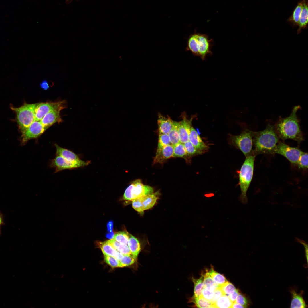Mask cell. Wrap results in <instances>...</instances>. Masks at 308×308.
Here are the masks:
<instances>
[{"label":"cell","mask_w":308,"mask_h":308,"mask_svg":"<svg viewBox=\"0 0 308 308\" xmlns=\"http://www.w3.org/2000/svg\"><path fill=\"white\" fill-rule=\"evenodd\" d=\"M300 108L295 106L288 117H280L274 127L275 131L279 138L283 140L290 139L300 143L304 140L299 126L296 113Z\"/></svg>","instance_id":"obj_1"},{"label":"cell","mask_w":308,"mask_h":308,"mask_svg":"<svg viewBox=\"0 0 308 308\" xmlns=\"http://www.w3.org/2000/svg\"><path fill=\"white\" fill-rule=\"evenodd\" d=\"M279 139L274 127L270 125H268L263 131L253 132V155L256 156L260 154H273Z\"/></svg>","instance_id":"obj_2"},{"label":"cell","mask_w":308,"mask_h":308,"mask_svg":"<svg viewBox=\"0 0 308 308\" xmlns=\"http://www.w3.org/2000/svg\"><path fill=\"white\" fill-rule=\"evenodd\" d=\"M214 44L213 39H209L207 35L195 32L188 38L186 48L193 55L199 57L204 60L207 56L212 55L211 49Z\"/></svg>","instance_id":"obj_3"},{"label":"cell","mask_w":308,"mask_h":308,"mask_svg":"<svg viewBox=\"0 0 308 308\" xmlns=\"http://www.w3.org/2000/svg\"><path fill=\"white\" fill-rule=\"evenodd\" d=\"M255 156L251 155L246 157L239 171V184L241 194L239 200L244 204L248 202L247 192L253 178Z\"/></svg>","instance_id":"obj_4"},{"label":"cell","mask_w":308,"mask_h":308,"mask_svg":"<svg viewBox=\"0 0 308 308\" xmlns=\"http://www.w3.org/2000/svg\"><path fill=\"white\" fill-rule=\"evenodd\" d=\"M37 104L25 103L19 107H11L16 114L17 121L21 132L35 121V110Z\"/></svg>","instance_id":"obj_5"},{"label":"cell","mask_w":308,"mask_h":308,"mask_svg":"<svg viewBox=\"0 0 308 308\" xmlns=\"http://www.w3.org/2000/svg\"><path fill=\"white\" fill-rule=\"evenodd\" d=\"M253 132L246 130L239 135H231L230 137L231 144L239 149L246 157L253 155Z\"/></svg>","instance_id":"obj_6"},{"label":"cell","mask_w":308,"mask_h":308,"mask_svg":"<svg viewBox=\"0 0 308 308\" xmlns=\"http://www.w3.org/2000/svg\"><path fill=\"white\" fill-rule=\"evenodd\" d=\"M153 188L144 185L141 181L138 179L133 181L126 189L123 197L125 200H132L136 198L153 193Z\"/></svg>","instance_id":"obj_7"},{"label":"cell","mask_w":308,"mask_h":308,"mask_svg":"<svg viewBox=\"0 0 308 308\" xmlns=\"http://www.w3.org/2000/svg\"><path fill=\"white\" fill-rule=\"evenodd\" d=\"M88 164L87 162L81 159L76 161H70L59 156L56 155L54 159L50 160L49 165L54 169V173L66 170H71L84 167Z\"/></svg>","instance_id":"obj_8"},{"label":"cell","mask_w":308,"mask_h":308,"mask_svg":"<svg viewBox=\"0 0 308 308\" xmlns=\"http://www.w3.org/2000/svg\"><path fill=\"white\" fill-rule=\"evenodd\" d=\"M302 152L298 148L292 147L283 142H279L274 151L273 154H280L286 158L292 164L297 165Z\"/></svg>","instance_id":"obj_9"},{"label":"cell","mask_w":308,"mask_h":308,"mask_svg":"<svg viewBox=\"0 0 308 308\" xmlns=\"http://www.w3.org/2000/svg\"><path fill=\"white\" fill-rule=\"evenodd\" d=\"M46 129L40 121H35L28 127L21 132L20 138L21 144L24 145L29 140L37 138Z\"/></svg>","instance_id":"obj_10"},{"label":"cell","mask_w":308,"mask_h":308,"mask_svg":"<svg viewBox=\"0 0 308 308\" xmlns=\"http://www.w3.org/2000/svg\"><path fill=\"white\" fill-rule=\"evenodd\" d=\"M64 101L57 102H46L37 103L35 108V120L40 121L47 113L54 110L64 109Z\"/></svg>","instance_id":"obj_11"},{"label":"cell","mask_w":308,"mask_h":308,"mask_svg":"<svg viewBox=\"0 0 308 308\" xmlns=\"http://www.w3.org/2000/svg\"><path fill=\"white\" fill-rule=\"evenodd\" d=\"M182 116L183 120L179 122V133L180 142L184 144L189 140V136L191 127L192 121L193 118L187 119L185 114Z\"/></svg>","instance_id":"obj_12"},{"label":"cell","mask_w":308,"mask_h":308,"mask_svg":"<svg viewBox=\"0 0 308 308\" xmlns=\"http://www.w3.org/2000/svg\"><path fill=\"white\" fill-rule=\"evenodd\" d=\"M173 146L171 144L157 149L155 156L153 159V164L162 163L165 160L173 157Z\"/></svg>","instance_id":"obj_13"},{"label":"cell","mask_w":308,"mask_h":308,"mask_svg":"<svg viewBox=\"0 0 308 308\" xmlns=\"http://www.w3.org/2000/svg\"><path fill=\"white\" fill-rule=\"evenodd\" d=\"M60 111L58 110H53L46 114L40 121L42 125L47 129L56 123L62 122Z\"/></svg>","instance_id":"obj_14"},{"label":"cell","mask_w":308,"mask_h":308,"mask_svg":"<svg viewBox=\"0 0 308 308\" xmlns=\"http://www.w3.org/2000/svg\"><path fill=\"white\" fill-rule=\"evenodd\" d=\"M173 121L169 116L165 117L159 114L157 119L159 134H168L173 128Z\"/></svg>","instance_id":"obj_15"},{"label":"cell","mask_w":308,"mask_h":308,"mask_svg":"<svg viewBox=\"0 0 308 308\" xmlns=\"http://www.w3.org/2000/svg\"><path fill=\"white\" fill-rule=\"evenodd\" d=\"M189 139V141L199 151L203 153L208 149V146L192 127L191 129Z\"/></svg>","instance_id":"obj_16"},{"label":"cell","mask_w":308,"mask_h":308,"mask_svg":"<svg viewBox=\"0 0 308 308\" xmlns=\"http://www.w3.org/2000/svg\"><path fill=\"white\" fill-rule=\"evenodd\" d=\"M302 6L301 12L299 20L297 31V34L300 33L302 29L307 27L308 21L307 0H302Z\"/></svg>","instance_id":"obj_17"},{"label":"cell","mask_w":308,"mask_h":308,"mask_svg":"<svg viewBox=\"0 0 308 308\" xmlns=\"http://www.w3.org/2000/svg\"><path fill=\"white\" fill-rule=\"evenodd\" d=\"M99 246L104 255L114 257L120 260L123 254L114 249L107 241L100 242Z\"/></svg>","instance_id":"obj_18"},{"label":"cell","mask_w":308,"mask_h":308,"mask_svg":"<svg viewBox=\"0 0 308 308\" xmlns=\"http://www.w3.org/2000/svg\"><path fill=\"white\" fill-rule=\"evenodd\" d=\"M56 149V155L60 156L70 161H74L80 159L78 155L72 151L63 148L56 144H54Z\"/></svg>","instance_id":"obj_19"},{"label":"cell","mask_w":308,"mask_h":308,"mask_svg":"<svg viewBox=\"0 0 308 308\" xmlns=\"http://www.w3.org/2000/svg\"><path fill=\"white\" fill-rule=\"evenodd\" d=\"M159 192L141 197L142 203L144 210L152 208L158 198Z\"/></svg>","instance_id":"obj_20"},{"label":"cell","mask_w":308,"mask_h":308,"mask_svg":"<svg viewBox=\"0 0 308 308\" xmlns=\"http://www.w3.org/2000/svg\"><path fill=\"white\" fill-rule=\"evenodd\" d=\"M129 238L127 245L130 251L131 255L137 259L141 248L140 244L138 239L129 234Z\"/></svg>","instance_id":"obj_21"},{"label":"cell","mask_w":308,"mask_h":308,"mask_svg":"<svg viewBox=\"0 0 308 308\" xmlns=\"http://www.w3.org/2000/svg\"><path fill=\"white\" fill-rule=\"evenodd\" d=\"M290 292L292 299L291 308H303L307 307L305 302L301 294L297 293L294 289H292Z\"/></svg>","instance_id":"obj_22"},{"label":"cell","mask_w":308,"mask_h":308,"mask_svg":"<svg viewBox=\"0 0 308 308\" xmlns=\"http://www.w3.org/2000/svg\"><path fill=\"white\" fill-rule=\"evenodd\" d=\"M302 6V0L298 3L292 13L288 19V21L294 27L298 26Z\"/></svg>","instance_id":"obj_23"},{"label":"cell","mask_w":308,"mask_h":308,"mask_svg":"<svg viewBox=\"0 0 308 308\" xmlns=\"http://www.w3.org/2000/svg\"><path fill=\"white\" fill-rule=\"evenodd\" d=\"M179 122L173 121L172 129L168 134L171 144L173 146L180 142Z\"/></svg>","instance_id":"obj_24"},{"label":"cell","mask_w":308,"mask_h":308,"mask_svg":"<svg viewBox=\"0 0 308 308\" xmlns=\"http://www.w3.org/2000/svg\"><path fill=\"white\" fill-rule=\"evenodd\" d=\"M114 249L123 255H131L129 249L127 244H122L111 239L106 241Z\"/></svg>","instance_id":"obj_25"},{"label":"cell","mask_w":308,"mask_h":308,"mask_svg":"<svg viewBox=\"0 0 308 308\" xmlns=\"http://www.w3.org/2000/svg\"><path fill=\"white\" fill-rule=\"evenodd\" d=\"M220 286L212 278L207 272L204 275L203 281V287L210 291L214 292Z\"/></svg>","instance_id":"obj_26"},{"label":"cell","mask_w":308,"mask_h":308,"mask_svg":"<svg viewBox=\"0 0 308 308\" xmlns=\"http://www.w3.org/2000/svg\"><path fill=\"white\" fill-rule=\"evenodd\" d=\"M204 275L201 274V276L198 279L192 278V280L194 284V295L192 297L197 298L201 296L203 288V281Z\"/></svg>","instance_id":"obj_27"},{"label":"cell","mask_w":308,"mask_h":308,"mask_svg":"<svg viewBox=\"0 0 308 308\" xmlns=\"http://www.w3.org/2000/svg\"><path fill=\"white\" fill-rule=\"evenodd\" d=\"M232 303L227 296L223 295L212 304L213 308H230Z\"/></svg>","instance_id":"obj_28"},{"label":"cell","mask_w":308,"mask_h":308,"mask_svg":"<svg viewBox=\"0 0 308 308\" xmlns=\"http://www.w3.org/2000/svg\"><path fill=\"white\" fill-rule=\"evenodd\" d=\"M208 273L211 277L220 287L228 281L225 277L223 275L220 274L215 271L212 266L208 271Z\"/></svg>","instance_id":"obj_29"},{"label":"cell","mask_w":308,"mask_h":308,"mask_svg":"<svg viewBox=\"0 0 308 308\" xmlns=\"http://www.w3.org/2000/svg\"><path fill=\"white\" fill-rule=\"evenodd\" d=\"M190 300V302L194 303L198 308H211L212 305L210 301L201 296L197 298L191 297Z\"/></svg>","instance_id":"obj_30"},{"label":"cell","mask_w":308,"mask_h":308,"mask_svg":"<svg viewBox=\"0 0 308 308\" xmlns=\"http://www.w3.org/2000/svg\"><path fill=\"white\" fill-rule=\"evenodd\" d=\"M173 157H185L188 155L184 144L180 142L173 146Z\"/></svg>","instance_id":"obj_31"},{"label":"cell","mask_w":308,"mask_h":308,"mask_svg":"<svg viewBox=\"0 0 308 308\" xmlns=\"http://www.w3.org/2000/svg\"><path fill=\"white\" fill-rule=\"evenodd\" d=\"M129 234L125 231L119 232L114 234L112 239L121 243L127 245L129 238Z\"/></svg>","instance_id":"obj_32"},{"label":"cell","mask_w":308,"mask_h":308,"mask_svg":"<svg viewBox=\"0 0 308 308\" xmlns=\"http://www.w3.org/2000/svg\"><path fill=\"white\" fill-rule=\"evenodd\" d=\"M137 260L131 255H123L119 260L121 267L129 266L133 264Z\"/></svg>","instance_id":"obj_33"},{"label":"cell","mask_w":308,"mask_h":308,"mask_svg":"<svg viewBox=\"0 0 308 308\" xmlns=\"http://www.w3.org/2000/svg\"><path fill=\"white\" fill-rule=\"evenodd\" d=\"M183 144L188 155L192 156L203 153L196 149L189 140Z\"/></svg>","instance_id":"obj_34"},{"label":"cell","mask_w":308,"mask_h":308,"mask_svg":"<svg viewBox=\"0 0 308 308\" xmlns=\"http://www.w3.org/2000/svg\"><path fill=\"white\" fill-rule=\"evenodd\" d=\"M220 287L224 294L228 296L233 293L236 289L234 285L228 281L221 285Z\"/></svg>","instance_id":"obj_35"},{"label":"cell","mask_w":308,"mask_h":308,"mask_svg":"<svg viewBox=\"0 0 308 308\" xmlns=\"http://www.w3.org/2000/svg\"><path fill=\"white\" fill-rule=\"evenodd\" d=\"M297 165L299 168L306 169L308 168V153L303 152L299 157Z\"/></svg>","instance_id":"obj_36"},{"label":"cell","mask_w":308,"mask_h":308,"mask_svg":"<svg viewBox=\"0 0 308 308\" xmlns=\"http://www.w3.org/2000/svg\"><path fill=\"white\" fill-rule=\"evenodd\" d=\"M170 144H171L168 134H159L157 149L161 148Z\"/></svg>","instance_id":"obj_37"},{"label":"cell","mask_w":308,"mask_h":308,"mask_svg":"<svg viewBox=\"0 0 308 308\" xmlns=\"http://www.w3.org/2000/svg\"><path fill=\"white\" fill-rule=\"evenodd\" d=\"M104 260L105 262L112 267H121L119 260L114 257L104 255Z\"/></svg>","instance_id":"obj_38"},{"label":"cell","mask_w":308,"mask_h":308,"mask_svg":"<svg viewBox=\"0 0 308 308\" xmlns=\"http://www.w3.org/2000/svg\"><path fill=\"white\" fill-rule=\"evenodd\" d=\"M132 206L136 211L140 213H143L144 210L142 203L141 197L132 200Z\"/></svg>","instance_id":"obj_39"},{"label":"cell","mask_w":308,"mask_h":308,"mask_svg":"<svg viewBox=\"0 0 308 308\" xmlns=\"http://www.w3.org/2000/svg\"><path fill=\"white\" fill-rule=\"evenodd\" d=\"M236 303L246 307L248 305V302L246 297L243 294L239 293L235 302Z\"/></svg>","instance_id":"obj_40"},{"label":"cell","mask_w":308,"mask_h":308,"mask_svg":"<svg viewBox=\"0 0 308 308\" xmlns=\"http://www.w3.org/2000/svg\"><path fill=\"white\" fill-rule=\"evenodd\" d=\"M214 295V291H211L203 288L201 296L211 301Z\"/></svg>","instance_id":"obj_41"},{"label":"cell","mask_w":308,"mask_h":308,"mask_svg":"<svg viewBox=\"0 0 308 308\" xmlns=\"http://www.w3.org/2000/svg\"><path fill=\"white\" fill-rule=\"evenodd\" d=\"M223 295L221 288L220 287L218 288L214 291V295L210 302L212 304H214L218 298Z\"/></svg>","instance_id":"obj_42"},{"label":"cell","mask_w":308,"mask_h":308,"mask_svg":"<svg viewBox=\"0 0 308 308\" xmlns=\"http://www.w3.org/2000/svg\"><path fill=\"white\" fill-rule=\"evenodd\" d=\"M296 240L297 242L302 244L304 246L305 252L306 256V258L307 262H308V244L304 241L299 239L297 238H296Z\"/></svg>","instance_id":"obj_43"},{"label":"cell","mask_w":308,"mask_h":308,"mask_svg":"<svg viewBox=\"0 0 308 308\" xmlns=\"http://www.w3.org/2000/svg\"><path fill=\"white\" fill-rule=\"evenodd\" d=\"M239 293L238 290L236 289L233 293L229 295L228 297L232 302L233 303L235 302Z\"/></svg>","instance_id":"obj_44"},{"label":"cell","mask_w":308,"mask_h":308,"mask_svg":"<svg viewBox=\"0 0 308 308\" xmlns=\"http://www.w3.org/2000/svg\"><path fill=\"white\" fill-rule=\"evenodd\" d=\"M40 86L41 88L45 90L48 89L49 88L48 83L46 80H43L40 83Z\"/></svg>","instance_id":"obj_45"},{"label":"cell","mask_w":308,"mask_h":308,"mask_svg":"<svg viewBox=\"0 0 308 308\" xmlns=\"http://www.w3.org/2000/svg\"><path fill=\"white\" fill-rule=\"evenodd\" d=\"M107 230L110 232H112L113 228V222L112 221H110L107 224Z\"/></svg>","instance_id":"obj_46"},{"label":"cell","mask_w":308,"mask_h":308,"mask_svg":"<svg viewBox=\"0 0 308 308\" xmlns=\"http://www.w3.org/2000/svg\"><path fill=\"white\" fill-rule=\"evenodd\" d=\"M231 308H245L244 307L241 305L235 302L233 303L232 305Z\"/></svg>","instance_id":"obj_47"},{"label":"cell","mask_w":308,"mask_h":308,"mask_svg":"<svg viewBox=\"0 0 308 308\" xmlns=\"http://www.w3.org/2000/svg\"><path fill=\"white\" fill-rule=\"evenodd\" d=\"M4 224V217L3 214L0 211V226L1 227Z\"/></svg>","instance_id":"obj_48"},{"label":"cell","mask_w":308,"mask_h":308,"mask_svg":"<svg viewBox=\"0 0 308 308\" xmlns=\"http://www.w3.org/2000/svg\"><path fill=\"white\" fill-rule=\"evenodd\" d=\"M114 235V232H110L109 233H107L106 235V236L107 238L109 239H112Z\"/></svg>","instance_id":"obj_49"},{"label":"cell","mask_w":308,"mask_h":308,"mask_svg":"<svg viewBox=\"0 0 308 308\" xmlns=\"http://www.w3.org/2000/svg\"><path fill=\"white\" fill-rule=\"evenodd\" d=\"M72 1V0H66V3L67 4L69 3H71Z\"/></svg>","instance_id":"obj_50"},{"label":"cell","mask_w":308,"mask_h":308,"mask_svg":"<svg viewBox=\"0 0 308 308\" xmlns=\"http://www.w3.org/2000/svg\"><path fill=\"white\" fill-rule=\"evenodd\" d=\"M1 227L0 226V234L1 233Z\"/></svg>","instance_id":"obj_51"}]
</instances>
